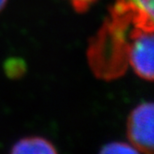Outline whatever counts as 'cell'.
I'll return each instance as SVG.
<instances>
[{"mask_svg":"<svg viewBox=\"0 0 154 154\" xmlns=\"http://www.w3.org/2000/svg\"><path fill=\"white\" fill-rule=\"evenodd\" d=\"M135 26L138 25L129 12L113 6L108 21L90 49L91 65L99 76L113 78L126 68L129 39Z\"/></svg>","mask_w":154,"mask_h":154,"instance_id":"cell-1","label":"cell"},{"mask_svg":"<svg viewBox=\"0 0 154 154\" xmlns=\"http://www.w3.org/2000/svg\"><path fill=\"white\" fill-rule=\"evenodd\" d=\"M153 29L135 26L128 45V64L141 78L153 79Z\"/></svg>","mask_w":154,"mask_h":154,"instance_id":"cell-2","label":"cell"},{"mask_svg":"<svg viewBox=\"0 0 154 154\" xmlns=\"http://www.w3.org/2000/svg\"><path fill=\"white\" fill-rule=\"evenodd\" d=\"M153 104L144 102L133 109L129 116L127 133L130 143L138 152L153 151Z\"/></svg>","mask_w":154,"mask_h":154,"instance_id":"cell-3","label":"cell"},{"mask_svg":"<svg viewBox=\"0 0 154 154\" xmlns=\"http://www.w3.org/2000/svg\"><path fill=\"white\" fill-rule=\"evenodd\" d=\"M154 0H116V5L125 9L134 17L139 26L153 29Z\"/></svg>","mask_w":154,"mask_h":154,"instance_id":"cell-4","label":"cell"},{"mask_svg":"<svg viewBox=\"0 0 154 154\" xmlns=\"http://www.w3.org/2000/svg\"><path fill=\"white\" fill-rule=\"evenodd\" d=\"M56 148L50 141L39 136H30L18 140L13 145L11 152L17 154H52Z\"/></svg>","mask_w":154,"mask_h":154,"instance_id":"cell-5","label":"cell"},{"mask_svg":"<svg viewBox=\"0 0 154 154\" xmlns=\"http://www.w3.org/2000/svg\"><path fill=\"white\" fill-rule=\"evenodd\" d=\"M138 150L132 145L131 143H126V142H111L108 143L106 145L103 146L101 153H106V154H125V153H137Z\"/></svg>","mask_w":154,"mask_h":154,"instance_id":"cell-6","label":"cell"},{"mask_svg":"<svg viewBox=\"0 0 154 154\" xmlns=\"http://www.w3.org/2000/svg\"><path fill=\"white\" fill-rule=\"evenodd\" d=\"M72 4L76 10L78 11H84L86 9H88L97 0H67Z\"/></svg>","mask_w":154,"mask_h":154,"instance_id":"cell-7","label":"cell"},{"mask_svg":"<svg viewBox=\"0 0 154 154\" xmlns=\"http://www.w3.org/2000/svg\"><path fill=\"white\" fill-rule=\"evenodd\" d=\"M6 2H7V0H0V11H1L2 9L4 8Z\"/></svg>","mask_w":154,"mask_h":154,"instance_id":"cell-8","label":"cell"}]
</instances>
